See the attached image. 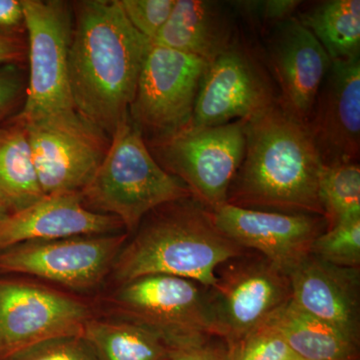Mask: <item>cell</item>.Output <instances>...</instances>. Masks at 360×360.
Masks as SVG:
<instances>
[{"label":"cell","mask_w":360,"mask_h":360,"mask_svg":"<svg viewBox=\"0 0 360 360\" xmlns=\"http://www.w3.org/2000/svg\"><path fill=\"white\" fill-rule=\"evenodd\" d=\"M310 255L328 264L359 269L360 217L326 229L312 243Z\"/></svg>","instance_id":"obj_25"},{"label":"cell","mask_w":360,"mask_h":360,"mask_svg":"<svg viewBox=\"0 0 360 360\" xmlns=\"http://www.w3.org/2000/svg\"><path fill=\"white\" fill-rule=\"evenodd\" d=\"M127 239V233H115L27 241L0 250V274H27L72 290H92L112 270Z\"/></svg>","instance_id":"obj_12"},{"label":"cell","mask_w":360,"mask_h":360,"mask_svg":"<svg viewBox=\"0 0 360 360\" xmlns=\"http://www.w3.org/2000/svg\"><path fill=\"white\" fill-rule=\"evenodd\" d=\"M7 214H8V212H7L6 208L4 207V205H2L1 201H0V220L4 219Z\"/></svg>","instance_id":"obj_34"},{"label":"cell","mask_w":360,"mask_h":360,"mask_svg":"<svg viewBox=\"0 0 360 360\" xmlns=\"http://www.w3.org/2000/svg\"><path fill=\"white\" fill-rule=\"evenodd\" d=\"M250 6L255 7V11L266 21H277L285 20L292 16L300 1L295 0H269V1L250 2Z\"/></svg>","instance_id":"obj_31"},{"label":"cell","mask_w":360,"mask_h":360,"mask_svg":"<svg viewBox=\"0 0 360 360\" xmlns=\"http://www.w3.org/2000/svg\"><path fill=\"white\" fill-rule=\"evenodd\" d=\"M229 6L205 0H175L151 44L198 56L210 63L238 39Z\"/></svg>","instance_id":"obj_19"},{"label":"cell","mask_w":360,"mask_h":360,"mask_svg":"<svg viewBox=\"0 0 360 360\" xmlns=\"http://www.w3.org/2000/svg\"><path fill=\"white\" fill-rule=\"evenodd\" d=\"M288 360H300V359H298L297 357H296V356H292V357H290V359H288Z\"/></svg>","instance_id":"obj_35"},{"label":"cell","mask_w":360,"mask_h":360,"mask_svg":"<svg viewBox=\"0 0 360 360\" xmlns=\"http://www.w3.org/2000/svg\"><path fill=\"white\" fill-rule=\"evenodd\" d=\"M288 277L295 304L359 345V269L338 266L309 255Z\"/></svg>","instance_id":"obj_17"},{"label":"cell","mask_w":360,"mask_h":360,"mask_svg":"<svg viewBox=\"0 0 360 360\" xmlns=\"http://www.w3.org/2000/svg\"><path fill=\"white\" fill-rule=\"evenodd\" d=\"M127 20L135 30L153 41L167 22L175 0H120Z\"/></svg>","instance_id":"obj_27"},{"label":"cell","mask_w":360,"mask_h":360,"mask_svg":"<svg viewBox=\"0 0 360 360\" xmlns=\"http://www.w3.org/2000/svg\"><path fill=\"white\" fill-rule=\"evenodd\" d=\"M21 124L44 195L80 193L110 146V136L79 113Z\"/></svg>","instance_id":"obj_11"},{"label":"cell","mask_w":360,"mask_h":360,"mask_svg":"<svg viewBox=\"0 0 360 360\" xmlns=\"http://www.w3.org/2000/svg\"><path fill=\"white\" fill-rule=\"evenodd\" d=\"M226 352L229 360H288L295 356L283 336L269 322Z\"/></svg>","instance_id":"obj_26"},{"label":"cell","mask_w":360,"mask_h":360,"mask_svg":"<svg viewBox=\"0 0 360 360\" xmlns=\"http://www.w3.org/2000/svg\"><path fill=\"white\" fill-rule=\"evenodd\" d=\"M169 360H229L225 347H215L212 342L174 354Z\"/></svg>","instance_id":"obj_33"},{"label":"cell","mask_w":360,"mask_h":360,"mask_svg":"<svg viewBox=\"0 0 360 360\" xmlns=\"http://www.w3.org/2000/svg\"><path fill=\"white\" fill-rule=\"evenodd\" d=\"M7 360H98L84 336L44 341Z\"/></svg>","instance_id":"obj_28"},{"label":"cell","mask_w":360,"mask_h":360,"mask_svg":"<svg viewBox=\"0 0 360 360\" xmlns=\"http://www.w3.org/2000/svg\"><path fill=\"white\" fill-rule=\"evenodd\" d=\"M245 136L227 205L324 217L319 196L323 163L307 127L276 104L246 122Z\"/></svg>","instance_id":"obj_2"},{"label":"cell","mask_w":360,"mask_h":360,"mask_svg":"<svg viewBox=\"0 0 360 360\" xmlns=\"http://www.w3.org/2000/svg\"><path fill=\"white\" fill-rule=\"evenodd\" d=\"M90 310L58 291L0 278V360L54 338L82 335Z\"/></svg>","instance_id":"obj_13"},{"label":"cell","mask_w":360,"mask_h":360,"mask_svg":"<svg viewBox=\"0 0 360 360\" xmlns=\"http://www.w3.org/2000/svg\"><path fill=\"white\" fill-rule=\"evenodd\" d=\"M25 127L14 120L0 127V201L9 213L44 198Z\"/></svg>","instance_id":"obj_21"},{"label":"cell","mask_w":360,"mask_h":360,"mask_svg":"<svg viewBox=\"0 0 360 360\" xmlns=\"http://www.w3.org/2000/svg\"><path fill=\"white\" fill-rule=\"evenodd\" d=\"M28 44V78L21 123L77 115L68 79L72 6L61 0H22Z\"/></svg>","instance_id":"obj_6"},{"label":"cell","mask_w":360,"mask_h":360,"mask_svg":"<svg viewBox=\"0 0 360 360\" xmlns=\"http://www.w3.org/2000/svg\"><path fill=\"white\" fill-rule=\"evenodd\" d=\"M122 229L117 217L86 207L79 193L44 195L0 220V250L27 241L120 233Z\"/></svg>","instance_id":"obj_18"},{"label":"cell","mask_w":360,"mask_h":360,"mask_svg":"<svg viewBox=\"0 0 360 360\" xmlns=\"http://www.w3.org/2000/svg\"><path fill=\"white\" fill-rule=\"evenodd\" d=\"M319 196L328 229L360 217L359 162L322 165Z\"/></svg>","instance_id":"obj_24"},{"label":"cell","mask_w":360,"mask_h":360,"mask_svg":"<svg viewBox=\"0 0 360 360\" xmlns=\"http://www.w3.org/2000/svg\"><path fill=\"white\" fill-rule=\"evenodd\" d=\"M84 205L113 215L134 232L149 212L193 198L188 187L158 165L129 113L118 123L96 174L80 191Z\"/></svg>","instance_id":"obj_4"},{"label":"cell","mask_w":360,"mask_h":360,"mask_svg":"<svg viewBox=\"0 0 360 360\" xmlns=\"http://www.w3.org/2000/svg\"><path fill=\"white\" fill-rule=\"evenodd\" d=\"M278 104L269 71L239 37L208 63L194 106L191 124L217 127L250 120Z\"/></svg>","instance_id":"obj_10"},{"label":"cell","mask_w":360,"mask_h":360,"mask_svg":"<svg viewBox=\"0 0 360 360\" xmlns=\"http://www.w3.org/2000/svg\"><path fill=\"white\" fill-rule=\"evenodd\" d=\"M25 25L22 0H0V34L16 37Z\"/></svg>","instance_id":"obj_30"},{"label":"cell","mask_w":360,"mask_h":360,"mask_svg":"<svg viewBox=\"0 0 360 360\" xmlns=\"http://www.w3.org/2000/svg\"><path fill=\"white\" fill-rule=\"evenodd\" d=\"M208 63L151 44L142 65L129 115L150 143L186 129L193 120L201 78Z\"/></svg>","instance_id":"obj_9"},{"label":"cell","mask_w":360,"mask_h":360,"mask_svg":"<svg viewBox=\"0 0 360 360\" xmlns=\"http://www.w3.org/2000/svg\"><path fill=\"white\" fill-rule=\"evenodd\" d=\"M134 232L112 267L113 277L120 284L165 274L210 288L220 264L250 251L224 236L210 210L193 198L155 208Z\"/></svg>","instance_id":"obj_3"},{"label":"cell","mask_w":360,"mask_h":360,"mask_svg":"<svg viewBox=\"0 0 360 360\" xmlns=\"http://www.w3.org/2000/svg\"><path fill=\"white\" fill-rule=\"evenodd\" d=\"M300 360H359V345L290 300L269 319Z\"/></svg>","instance_id":"obj_20"},{"label":"cell","mask_w":360,"mask_h":360,"mask_svg":"<svg viewBox=\"0 0 360 360\" xmlns=\"http://www.w3.org/2000/svg\"><path fill=\"white\" fill-rule=\"evenodd\" d=\"M26 53L27 49L18 37L0 34V65H16Z\"/></svg>","instance_id":"obj_32"},{"label":"cell","mask_w":360,"mask_h":360,"mask_svg":"<svg viewBox=\"0 0 360 360\" xmlns=\"http://www.w3.org/2000/svg\"><path fill=\"white\" fill-rule=\"evenodd\" d=\"M331 61L360 56L359 0H329L298 13Z\"/></svg>","instance_id":"obj_22"},{"label":"cell","mask_w":360,"mask_h":360,"mask_svg":"<svg viewBox=\"0 0 360 360\" xmlns=\"http://www.w3.org/2000/svg\"><path fill=\"white\" fill-rule=\"evenodd\" d=\"M82 336L98 360H169L176 354L148 329L122 319H91Z\"/></svg>","instance_id":"obj_23"},{"label":"cell","mask_w":360,"mask_h":360,"mask_svg":"<svg viewBox=\"0 0 360 360\" xmlns=\"http://www.w3.org/2000/svg\"><path fill=\"white\" fill-rule=\"evenodd\" d=\"M266 63L278 89V104L307 127L331 60L319 40L295 16L274 23Z\"/></svg>","instance_id":"obj_15"},{"label":"cell","mask_w":360,"mask_h":360,"mask_svg":"<svg viewBox=\"0 0 360 360\" xmlns=\"http://www.w3.org/2000/svg\"><path fill=\"white\" fill-rule=\"evenodd\" d=\"M25 90V77L18 65H0V122L20 103Z\"/></svg>","instance_id":"obj_29"},{"label":"cell","mask_w":360,"mask_h":360,"mask_svg":"<svg viewBox=\"0 0 360 360\" xmlns=\"http://www.w3.org/2000/svg\"><path fill=\"white\" fill-rule=\"evenodd\" d=\"M307 129L323 165L359 162L360 56L331 61Z\"/></svg>","instance_id":"obj_16"},{"label":"cell","mask_w":360,"mask_h":360,"mask_svg":"<svg viewBox=\"0 0 360 360\" xmlns=\"http://www.w3.org/2000/svg\"><path fill=\"white\" fill-rule=\"evenodd\" d=\"M224 236L264 255L288 274L309 257L315 239L328 229L321 215L250 210L231 205L210 210Z\"/></svg>","instance_id":"obj_14"},{"label":"cell","mask_w":360,"mask_h":360,"mask_svg":"<svg viewBox=\"0 0 360 360\" xmlns=\"http://www.w3.org/2000/svg\"><path fill=\"white\" fill-rule=\"evenodd\" d=\"M248 120L186 129L151 143L150 153L165 172L181 180L208 210L226 203L227 193L245 155Z\"/></svg>","instance_id":"obj_7"},{"label":"cell","mask_w":360,"mask_h":360,"mask_svg":"<svg viewBox=\"0 0 360 360\" xmlns=\"http://www.w3.org/2000/svg\"><path fill=\"white\" fill-rule=\"evenodd\" d=\"M71 6V97L77 112L110 139L129 113L151 41L131 25L120 0Z\"/></svg>","instance_id":"obj_1"},{"label":"cell","mask_w":360,"mask_h":360,"mask_svg":"<svg viewBox=\"0 0 360 360\" xmlns=\"http://www.w3.org/2000/svg\"><path fill=\"white\" fill-rule=\"evenodd\" d=\"M112 309L160 338L175 354L217 338L208 288L182 277L153 274L120 284Z\"/></svg>","instance_id":"obj_5"},{"label":"cell","mask_w":360,"mask_h":360,"mask_svg":"<svg viewBox=\"0 0 360 360\" xmlns=\"http://www.w3.org/2000/svg\"><path fill=\"white\" fill-rule=\"evenodd\" d=\"M208 292L217 338L226 350L233 349L291 300L288 274L251 250L220 264Z\"/></svg>","instance_id":"obj_8"}]
</instances>
